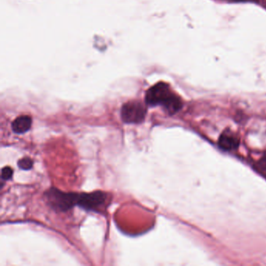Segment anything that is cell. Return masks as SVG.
I'll list each match as a JSON object with an SVG mask.
<instances>
[{
    "label": "cell",
    "mask_w": 266,
    "mask_h": 266,
    "mask_svg": "<svg viewBox=\"0 0 266 266\" xmlns=\"http://www.w3.org/2000/svg\"><path fill=\"white\" fill-rule=\"evenodd\" d=\"M32 120L30 116H20L13 121L12 130L15 134H22L30 130Z\"/></svg>",
    "instance_id": "6"
},
{
    "label": "cell",
    "mask_w": 266,
    "mask_h": 266,
    "mask_svg": "<svg viewBox=\"0 0 266 266\" xmlns=\"http://www.w3.org/2000/svg\"><path fill=\"white\" fill-rule=\"evenodd\" d=\"M33 160L29 157H24V158H20V160L17 162V166L19 168L23 170H28L33 167Z\"/></svg>",
    "instance_id": "7"
},
{
    "label": "cell",
    "mask_w": 266,
    "mask_h": 266,
    "mask_svg": "<svg viewBox=\"0 0 266 266\" xmlns=\"http://www.w3.org/2000/svg\"><path fill=\"white\" fill-rule=\"evenodd\" d=\"M107 200V194L101 190L78 194V206L88 211L100 210Z\"/></svg>",
    "instance_id": "4"
},
{
    "label": "cell",
    "mask_w": 266,
    "mask_h": 266,
    "mask_svg": "<svg viewBox=\"0 0 266 266\" xmlns=\"http://www.w3.org/2000/svg\"><path fill=\"white\" fill-rule=\"evenodd\" d=\"M218 143L219 147L223 150H234L239 146V139L233 133L226 130L221 134Z\"/></svg>",
    "instance_id": "5"
},
{
    "label": "cell",
    "mask_w": 266,
    "mask_h": 266,
    "mask_svg": "<svg viewBox=\"0 0 266 266\" xmlns=\"http://www.w3.org/2000/svg\"><path fill=\"white\" fill-rule=\"evenodd\" d=\"M13 173H14V171H13L12 168L10 166H6L2 170L1 178L3 180H10L12 177Z\"/></svg>",
    "instance_id": "8"
},
{
    "label": "cell",
    "mask_w": 266,
    "mask_h": 266,
    "mask_svg": "<svg viewBox=\"0 0 266 266\" xmlns=\"http://www.w3.org/2000/svg\"><path fill=\"white\" fill-rule=\"evenodd\" d=\"M145 103L151 106H163L170 114H174L182 107L180 97L172 92L169 84L164 82L155 84L147 91Z\"/></svg>",
    "instance_id": "1"
},
{
    "label": "cell",
    "mask_w": 266,
    "mask_h": 266,
    "mask_svg": "<svg viewBox=\"0 0 266 266\" xmlns=\"http://www.w3.org/2000/svg\"><path fill=\"white\" fill-rule=\"evenodd\" d=\"M76 193H66L59 189H48L45 193L46 201L51 208L57 212H67L78 204Z\"/></svg>",
    "instance_id": "2"
},
{
    "label": "cell",
    "mask_w": 266,
    "mask_h": 266,
    "mask_svg": "<svg viewBox=\"0 0 266 266\" xmlns=\"http://www.w3.org/2000/svg\"><path fill=\"white\" fill-rule=\"evenodd\" d=\"M147 109L142 102L130 101L121 109V119L126 124H141L146 116Z\"/></svg>",
    "instance_id": "3"
},
{
    "label": "cell",
    "mask_w": 266,
    "mask_h": 266,
    "mask_svg": "<svg viewBox=\"0 0 266 266\" xmlns=\"http://www.w3.org/2000/svg\"><path fill=\"white\" fill-rule=\"evenodd\" d=\"M259 165H260L262 169L266 170V152L262 156V158L259 160Z\"/></svg>",
    "instance_id": "9"
}]
</instances>
